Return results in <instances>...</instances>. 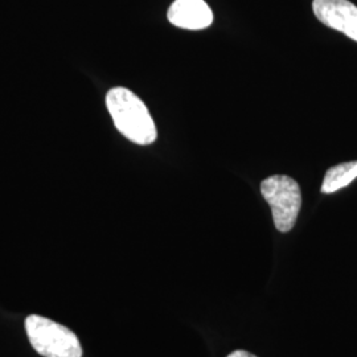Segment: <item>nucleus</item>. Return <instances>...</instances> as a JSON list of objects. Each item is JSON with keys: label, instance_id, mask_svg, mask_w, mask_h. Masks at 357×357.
I'll return each instance as SVG.
<instances>
[{"label": "nucleus", "instance_id": "obj_1", "mask_svg": "<svg viewBox=\"0 0 357 357\" xmlns=\"http://www.w3.org/2000/svg\"><path fill=\"white\" fill-rule=\"evenodd\" d=\"M107 110L115 128L128 141L137 144H151L158 132L153 116L138 96L126 88H114L106 96Z\"/></svg>", "mask_w": 357, "mask_h": 357}, {"label": "nucleus", "instance_id": "obj_7", "mask_svg": "<svg viewBox=\"0 0 357 357\" xmlns=\"http://www.w3.org/2000/svg\"><path fill=\"white\" fill-rule=\"evenodd\" d=\"M228 357H257L255 355H252V354H249V352H246V351H234L233 354H230Z\"/></svg>", "mask_w": 357, "mask_h": 357}, {"label": "nucleus", "instance_id": "obj_5", "mask_svg": "<svg viewBox=\"0 0 357 357\" xmlns=\"http://www.w3.org/2000/svg\"><path fill=\"white\" fill-rule=\"evenodd\" d=\"M168 20L178 28L199 31L213 23V13L204 0H175L168 10Z\"/></svg>", "mask_w": 357, "mask_h": 357}, {"label": "nucleus", "instance_id": "obj_6", "mask_svg": "<svg viewBox=\"0 0 357 357\" xmlns=\"http://www.w3.org/2000/svg\"><path fill=\"white\" fill-rule=\"evenodd\" d=\"M357 178V160L342 163L332 167L327 172L321 184L323 193H333L351 184Z\"/></svg>", "mask_w": 357, "mask_h": 357}, {"label": "nucleus", "instance_id": "obj_2", "mask_svg": "<svg viewBox=\"0 0 357 357\" xmlns=\"http://www.w3.org/2000/svg\"><path fill=\"white\" fill-rule=\"evenodd\" d=\"M26 330L31 344L41 356H82L76 335L56 321L31 315L26 318Z\"/></svg>", "mask_w": 357, "mask_h": 357}, {"label": "nucleus", "instance_id": "obj_4", "mask_svg": "<svg viewBox=\"0 0 357 357\" xmlns=\"http://www.w3.org/2000/svg\"><path fill=\"white\" fill-rule=\"evenodd\" d=\"M312 11L324 26L357 41V7L348 0H314Z\"/></svg>", "mask_w": 357, "mask_h": 357}, {"label": "nucleus", "instance_id": "obj_3", "mask_svg": "<svg viewBox=\"0 0 357 357\" xmlns=\"http://www.w3.org/2000/svg\"><path fill=\"white\" fill-rule=\"evenodd\" d=\"M261 192L271 208L275 228L282 233L293 229L302 205L298 183L286 175H273L261 183Z\"/></svg>", "mask_w": 357, "mask_h": 357}]
</instances>
